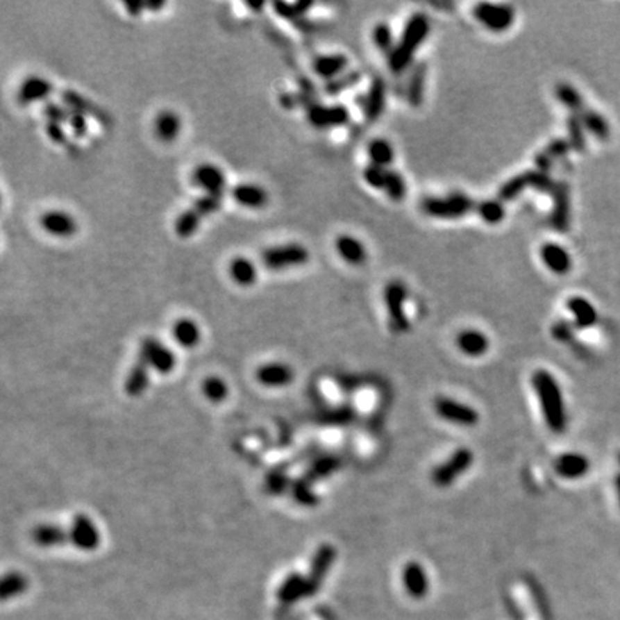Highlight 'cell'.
<instances>
[{"instance_id": "obj_1", "label": "cell", "mask_w": 620, "mask_h": 620, "mask_svg": "<svg viewBox=\"0 0 620 620\" xmlns=\"http://www.w3.org/2000/svg\"><path fill=\"white\" fill-rule=\"evenodd\" d=\"M533 387L539 396L543 417L548 428L555 434L564 433L567 426V411L558 380L550 372L540 369L533 375Z\"/></svg>"}, {"instance_id": "obj_2", "label": "cell", "mask_w": 620, "mask_h": 620, "mask_svg": "<svg viewBox=\"0 0 620 620\" xmlns=\"http://www.w3.org/2000/svg\"><path fill=\"white\" fill-rule=\"evenodd\" d=\"M430 33V20L424 13H415L406 22L402 36L389 53V68L399 74L408 68L415 52Z\"/></svg>"}, {"instance_id": "obj_3", "label": "cell", "mask_w": 620, "mask_h": 620, "mask_svg": "<svg viewBox=\"0 0 620 620\" xmlns=\"http://www.w3.org/2000/svg\"><path fill=\"white\" fill-rule=\"evenodd\" d=\"M477 203L464 192H451L446 197H430L422 201V210L441 220H455L467 216L468 212L477 211Z\"/></svg>"}, {"instance_id": "obj_4", "label": "cell", "mask_w": 620, "mask_h": 620, "mask_svg": "<svg viewBox=\"0 0 620 620\" xmlns=\"http://www.w3.org/2000/svg\"><path fill=\"white\" fill-rule=\"evenodd\" d=\"M309 250L301 243L271 246L262 251L260 262L270 270H286L308 263Z\"/></svg>"}, {"instance_id": "obj_5", "label": "cell", "mask_w": 620, "mask_h": 620, "mask_svg": "<svg viewBox=\"0 0 620 620\" xmlns=\"http://www.w3.org/2000/svg\"><path fill=\"white\" fill-rule=\"evenodd\" d=\"M474 455L468 448H460L444 464L437 467L433 471V483L437 487H448L451 485L460 476H462L467 469L473 465Z\"/></svg>"}, {"instance_id": "obj_6", "label": "cell", "mask_w": 620, "mask_h": 620, "mask_svg": "<svg viewBox=\"0 0 620 620\" xmlns=\"http://www.w3.org/2000/svg\"><path fill=\"white\" fill-rule=\"evenodd\" d=\"M192 185L203 190L204 194L210 196H219L224 197V191L227 187V177L221 167L212 164V162H204L194 168L191 174Z\"/></svg>"}, {"instance_id": "obj_7", "label": "cell", "mask_w": 620, "mask_h": 620, "mask_svg": "<svg viewBox=\"0 0 620 620\" xmlns=\"http://www.w3.org/2000/svg\"><path fill=\"white\" fill-rule=\"evenodd\" d=\"M476 19L481 22L487 29L493 32L507 31L514 22V9L510 5H496V3H480L473 10Z\"/></svg>"}, {"instance_id": "obj_8", "label": "cell", "mask_w": 620, "mask_h": 620, "mask_svg": "<svg viewBox=\"0 0 620 620\" xmlns=\"http://www.w3.org/2000/svg\"><path fill=\"white\" fill-rule=\"evenodd\" d=\"M434 408L438 417L461 426H474L480 419L478 412L471 408V406L446 396L437 398L434 402Z\"/></svg>"}, {"instance_id": "obj_9", "label": "cell", "mask_w": 620, "mask_h": 620, "mask_svg": "<svg viewBox=\"0 0 620 620\" xmlns=\"http://www.w3.org/2000/svg\"><path fill=\"white\" fill-rule=\"evenodd\" d=\"M335 558H336V550L330 544H324L317 548L316 554L313 555L309 576L306 577L308 597H312L319 592L328 571L330 570L335 562Z\"/></svg>"}, {"instance_id": "obj_10", "label": "cell", "mask_w": 620, "mask_h": 620, "mask_svg": "<svg viewBox=\"0 0 620 620\" xmlns=\"http://www.w3.org/2000/svg\"><path fill=\"white\" fill-rule=\"evenodd\" d=\"M383 296H385V306H387L392 326L399 332H405L410 326L408 317L405 315V299H406L405 286L401 282L394 280L388 283Z\"/></svg>"}, {"instance_id": "obj_11", "label": "cell", "mask_w": 620, "mask_h": 620, "mask_svg": "<svg viewBox=\"0 0 620 620\" xmlns=\"http://www.w3.org/2000/svg\"><path fill=\"white\" fill-rule=\"evenodd\" d=\"M149 367L160 374H169L176 367V355L164 346L156 337H145L141 344L140 353Z\"/></svg>"}, {"instance_id": "obj_12", "label": "cell", "mask_w": 620, "mask_h": 620, "mask_svg": "<svg viewBox=\"0 0 620 620\" xmlns=\"http://www.w3.org/2000/svg\"><path fill=\"white\" fill-rule=\"evenodd\" d=\"M39 224L45 233L58 239L72 237L78 231V221L75 217L63 210L45 211L39 219Z\"/></svg>"}, {"instance_id": "obj_13", "label": "cell", "mask_w": 620, "mask_h": 620, "mask_svg": "<svg viewBox=\"0 0 620 620\" xmlns=\"http://www.w3.org/2000/svg\"><path fill=\"white\" fill-rule=\"evenodd\" d=\"M553 211L550 223L558 233H567L570 226V188L566 181L555 183L551 191Z\"/></svg>"}, {"instance_id": "obj_14", "label": "cell", "mask_w": 620, "mask_h": 620, "mask_svg": "<svg viewBox=\"0 0 620 620\" xmlns=\"http://www.w3.org/2000/svg\"><path fill=\"white\" fill-rule=\"evenodd\" d=\"M308 119L316 128H333L349 122V111L345 106H326L313 102L308 106Z\"/></svg>"}, {"instance_id": "obj_15", "label": "cell", "mask_w": 620, "mask_h": 620, "mask_svg": "<svg viewBox=\"0 0 620 620\" xmlns=\"http://www.w3.org/2000/svg\"><path fill=\"white\" fill-rule=\"evenodd\" d=\"M71 543L81 550L91 551L99 546L101 536L94 521L85 514H76L72 523Z\"/></svg>"}, {"instance_id": "obj_16", "label": "cell", "mask_w": 620, "mask_h": 620, "mask_svg": "<svg viewBox=\"0 0 620 620\" xmlns=\"http://www.w3.org/2000/svg\"><path fill=\"white\" fill-rule=\"evenodd\" d=\"M53 90L55 87L49 79L40 75H29L19 85L17 101L22 105L45 101Z\"/></svg>"}, {"instance_id": "obj_17", "label": "cell", "mask_w": 620, "mask_h": 620, "mask_svg": "<svg viewBox=\"0 0 620 620\" xmlns=\"http://www.w3.org/2000/svg\"><path fill=\"white\" fill-rule=\"evenodd\" d=\"M403 587L411 597L422 598L430 590V579L418 562H410L402 571Z\"/></svg>"}, {"instance_id": "obj_18", "label": "cell", "mask_w": 620, "mask_h": 620, "mask_svg": "<svg viewBox=\"0 0 620 620\" xmlns=\"http://www.w3.org/2000/svg\"><path fill=\"white\" fill-rule=\"evenodd\" d=\"M555 473L567 480H577L587 474L590 462L589 458L579 453L562 454L554 464Z\"/></svg>"}, {"instance_id": "obj_19", "label": "cell", "mask_w": 620, "mask_h": 620, "mask_svg": "<svg viewBox=\"0 0 620 620\" xmlns=\"http://www.w3.org/2000/svg\"><path fill=\"white\" fill-rule=\"evenodd\" d=\"M231 196L246 208H262L269 200L267 191L262 185L254 183H240L233 187Z\"/></svg>"}, {"instance_id": "obj_20", "label": "cell", "mask_w": 620, "mask_h": 620, "mask_svg": "<svg viewBox=\"0 0 620 620\" xmlns=\"http://www.w3.org/2000/svg\"><path fill=\"white\" fill-rule=\"evenodd\" d=\"M294 378V372L289 365L280 362H271L266 363V365L260 367L258 371V379L265 387L270 388H279L286 387V385L292 383Z\"/></svg>"}, {"instance_id": "obj_21", "label": "cell", "mask_w": 620, "mask_h": 620, "mask_svg": "<svg viewBox=\"0 0 620 620\" xmlns=\"http://www.w3.org/2000/svg\"><path fill=\"white\" fill-rule=\"evenodd\" d=\"M59 94H60V98H62L63 103H65L69 110L81 112L85 117H94L99 122L108 121V117L105 115V112L99 108L98 105H95L90 99L82 97L76 91H74V90H62Z\"/></svg>"}, {"instance_id": "obj_22", "label": "cell", "mask_w": 620, "mask_h": 620, "mask_svg": "<svg viewBox=\"0 0 620 620\" xmlns=\"http://www.w3.org/2000/svg\"><path fill=\"white\" fill-rule=\"evenodd\" d=\"M567 309L574 317V326L577 329H589L594 326L598 320V315L594 306L582 296L570 297L567 302Z\"/></svg>"}, {"instance_id": "obj_23", "label": "cell", "mask_w": 620, "mask_h": 620, "mask_svg": "<svg viewBox=\"0 0 620 620\" xmlns=\"http://www.w3.org/2000/svg\"><path fill=\"white\" fill-rule=\"evenodd\" d=\"M303 597H308V582L306 577L299 573L289 574L277 589V598L283 605H293Z\"/></svg>"}, {"instance_id": "obj_24", "label": "cell", "mask_w": 620, "mask_h": 620, "mask_svg": "<svg viewBox=\"0 0 620 620\" xmlns=\"http://www.w3.org/2000/svg\"><path fill=\"white\" fill-rule=\"evenodd\" d=\"M542 259L547 269L558 274H566L571 269V258L560 244L547 243L542 247Z\"/></svg>"}, {"instance_id": "obj_25", "label": "cell", "mask_w": 620, "mask_h": 620, "mask_svg": "<svg viewBox=\"0 0 620 620\" xmlns=\"http://www.w3.org/2000/svg\"><path fill=\"white\" fill-rule=\"evenodd\" d=\"M32 539L40 547H53L71 542V534L69 531L63 530V527L60 526L40 524L35 527L32 533Z\"/></svg>"}, {"instance_id": "obj_26", "label": "cell", "mask_w": 620, "mask_h": 620, "mask_svg": "<svg viewBox=\"0 0 620 620\" xmlns=\"http://www.w3.org/2000/svg\"><path fill=\"white\" fill-rule=\"evenodd\" d=\"M228 273L234 283L239 286H251L258 280V266L246 255H237L230 262Z\"/></svg>"}, {"instance_id": "obj_27", "label": "cell", "mask_w": 620, "mask_h": 620, "mask_svg": "<svg viewBox=\"0 0 620 620\" xmlns=\"http://www.w3.org/2000/svg\"><path fill=\"white\" fill-rule=\"evenodd\" d=\"M457 346L465 355L477 358V356L484 355L488 351L489 340L480 330L467 329V330H462L457 336Z\"/></svg>"}, {"instance_id": "obj_28", "label": "cell", "mask_w": 620, "mask_h": 620, "mask_svg": "<svg viewBox=\"0 0 620 620\" xmlns=\"http://www.w3.org/2000/svg\"><path fill=\"white\" fill-rule=\"evenodd\" d=\"M154 131L158 140L164 142L174 141L181 133V118L174 111L164 110L154 121Z\"/></svg>"}, {"instance_id": "obj_29", "label": "cell", "mask_w": 620, "mask_h": 620, "mask_svg": "<svg viewBox=\"0 0 620 620\" xmlns=\"http://www.w3.org/2000/svg\"><path fill=\"white\" fill-rule=\"evenodd\" d=\"M570 149H571V145H570L569 140L558 138V140L551 141L546 146L544 151H542V153H539L536 156L537 169L543 171V173H548L550 168L553 167V164L558 160L564 158L569 154Z\"/></svg>"}, {"instance_id": "obj_30", "label": "cell", "mask_w": 620, "mask_h": 620, "mask_svg": "<svg viewBox=\"0 0 620 620\" xmlns=\"http://www.w3.org/2000/svg\"><path fill=\"white\" fill-rule=\"evenodd\" d=\"M348 67V58L345 55H322L317 56L313 62L315 72L325 79H335L342 75V72L346 71Z\"/></svg>"}, {"instance_id": "obj_31", "label": "cell", "mask_w": 620, "mask_h": 620, "mask_svg": "<svg viewBox=\"0 0 620 620\" xmlns=\"http://www.w3.org/2000/svg\"><path fill=\"white\" fill-rule=\"evenodd\" d=\"M336 250L340 258L351 265H360L367 260V250L363 244L349 236V234H342L336 240Z\"/></svg>"}, {"instance_id": "obj_32", "label": "cell", "mask_w": 620, "mask_h": 620, "mask_svg": "<svg viewBox=\"0 0 620 620\" xmlns=\"http://www.w3.org/2000/svg\"><path fill=\"white\" fill-rule=\"evenodd\" d=\"M148 362L140 355L135 365L125 380V392L130 396H140L148 387Z\"/></svg>"}, {"instance_id": "obj_33", "label": "cell", "mask_w": 620, "mask_h": 620, "mask_svg": "<svg viewBox=\"0 0 620 620\" xmlns=\"http://www.w3.org/2000/svg\"><path fill=\"white\" fill-rule=\"evenodd\" d=\"M385 92H387V88H385V83L380 78L374 79L369 92L367 95L365 103H363V110H365V117L369 121H376L383 108H385Z\"/></svg>"}, {"instance_id": "obj_34", "label": "cell", "mask_w": 620, "mask_h": 620, "mask_svg": "<svg viewBox=\"0 0 620 620\" xmlns=\"http://www.w3.org/2000/svg\"><path fill=\"white\" fill-rule=\"evenodd\" d=\"M173 336L183 348H194L200 342L201 332L192 319L181 317L173 326Z\"/></svg>"}, {"instance_id": "obj_35", "label": "cell", "mask_w": 620, "mask_h": 620, "mask_svg": "<svg viewBox=\"0 0 620 620\" xmlns=\"http://www.w3.org/2000/svg\"><path fill=\"white\" fill-rule=\"evenodd\" d=\"M204 216L200 211H197L194 207L190 206V208L184 210L181 215L177 217L174 228L177 236L181 239H188L192 234H196Z\"/></svg>"}, {"instance_id": "obj_36", "label": "cell", "mask_w": 620, "mask_h": 620, "mask_svg": "<svg viewBox=\"0 0 620 620\" xmlns=\"http://www.w3.org/2000/svg\"><path fill=\"white\" fill-rule=\"evenodd\" d=\"M579 117L583 122L585 130L589 131L597 140L606 141L610 137V126H609L608 121L598 112H596L586 106L583 112L579 114Z\"/></svg>"}, {"instance_id": "obj_37", "label": "cell", "mask_w": 620, "mask_h": 620, "mask_svg": "<svg viewBox=\"0 0 620 620\" xmlns=\"http://www.w3.org/2000/svg\"><path fill=\"white\" fill-rule=\"evenodd\" d=\"M555 95H558L559 101L570 111V114L579 115L586 108L579 91L569 83H559L558 88H555Z\"/></svg>"}, {"instance_id": "obj_38", "label": "cell", "mask_w": 620, "mask_h": 620, "mask_svg": "<svg viewBox=\"0 0 620 620\" xmlns=\"http://www.w3.org/2000/svg\"><path fill=\"white\" fill-rule=\"evenodd\" d=\"M28 589V579L22 574L17 571H10L8 574L3 576L2 580V589H0V596H2L3 601H9V598H13L19 594L25 593Z\"/></svg>"}, {"instance_id": "obj_39", "label": "cell", "mask_w": 620, "mask_h": 620, "mask_svg": "<svg viewBox=\"0 0 620 620\" xmlns=\"http://www.w3.org/2000/svg\"><path fill=\"white\" fill-rule=\"evenodd\" d=\"M567 133L569 142L571 148L577 153H583L586 149V138H585V126L577 114H570L567 119Z\"/></svg>"}, {"instance_id": "obj_40", "label": "cell", "mask_w": 620, "mask_h": 620, "mask_svg": "<svg viewBox=\"0 0 620 620\" xmlns=\"http://www.w3.org/2000/svg\"><path fill=\"white\" fill-rule=\"evenodd\" d=\"M369 157L372 164L387 168L394 161V148L385 140H375L369 144Z\"/></svg>"}, {"instance_id": "obj_41", "label": "cell", "mask_w": 620, "mask_h": 620, "mask_svg": "<svg viewBox=\"0 0 620 620\" xmlns=\"http://www.w3.org/2000/svg\"><path fill=\"white\" fill-rule=\"evenodd\" d=\"M477 212L488 224H498L505 217V208L500 200H485L478 203Z\"/></svg>"}, {"instance_id": "obj_42", "label": "cell", "mask_w": 620, "mask_h": 620, "mask_svg": "<svg viewBox=\"0 0 620 620\" xmlns=\"http://www.w3.org/2000/svg\"><path fill=\"white\" fill-rule=\"evenodd\" d=\"M526 188H528L527 171L523 174L510 178L505 184H503V187L498 191V197L501 201H511L517 199Z\"/></svg>"}, {"instance_id": "obj_43", "label": "cell", "mask_w": 620, "mask_h": 620, "mask_svg": "<svg viewBox=\"0 0 620 620\" xmlns=\"http://www.w3.org/2000/svg\"><path fill=\"white\" fill-rule=\"evenodd\" d=\"M203 394L211 402H221L226 399L228 389L226 382L219 376H210L203 382Z\"/></svg>"}, {"instance_id": "obj_44", "label": "cell", "mask_w": 620, "mask_h": 620, "mask_svg": "<svg viewBox=\"0 0 620 620\" xmlns=\"http://www.w3.org/2000/svg\"><path fill=\"white\" fill-rule=\"evenodd\" d=\"M424 82H425V68L424 65H418L414 69L408 85V98L412 106H418L422 102Z\"/></svg>"}, {"instance_id": "obj_45", "label": "cell", "mask_w": 620, "mask_h": 620, "mask_svg": "<svg viewBox=\"0 0 620 620\" xmlns=\"http://www.w3.org/2000/svg\"><path fill=\"white\" fill-rule=\"evenodd\" d=\"M385 191L391 200L401 201L406 194V184L403 177L394 169H388L387 183H385Z\"/></svg>"}, {"instance_id": "obj_46", "label": "cell", "mask_w": 620, "mask_h": 620, "mask_svg": "<svg viewBox=\"0 0 620 620\" xmlns=\"http://www.w3.org/2000/svg\"><path fill=\"white\" fill-rule=\"evenodd\" d=\"M359 79H360V75L358 72H355V71H351V72H346L345 75H340V76L329 81L326 83L325 90H326L328 95H337L342 91H345V90L353 87L355 83L359 82Z\"/></svg>"}, {"instance_id": "obj_47", "label": "cell", "mask_w": 620, "mask_h": 620, "mask_svg": "<svg viewBox=\"0 0 620 620\" xmlns=\"http://www.w3.org/2000/svg\"><path fill=\"white\" fill-rule=\"evenodd\" d=\"M374 42L375 45L382 51L391 53L394 47V39H392V31L387 24H379L375 26L374 29Z\"/></svg>"}, {"instance_id": "obj_48", "label": "cell", "mask_w": 620, "mask_h": 620, "mask_svg": "<svg viewBox=\"0 0 620 620\" xmlns=\"http://www.w3.org/2000/svg\"><path fill=\"white\" fill-rule=\"evenodd\" d=\"M527 177H528L530 188H534V190L542 191V192H548V194H551L555 183L551 180L548 173H543V171H539V169L527 171Z\"/></svg>"}, {"instance_id": "obj_49", "label": "cell", "mask_w": 620, "mask_h": 620, "mask_svg": "<svg viewBox=\"0 0 620 620\" xmlns=\"http://www.w3.org/2000/svg\"><path fill=\"white\" fill-rule=\"evenodd\" d=\"M44 112L51 122H58L60 125L68 124L72 110H69L67 105H60L56 102H47L44 106Z\"/></svg>"}, {"instance_id": "obj_50", "label": "cell", "mask_w": 620, "mask_h": 620, "mask_svg": "<svg viewBox=\"0 0 620 620\" xmlns=\"http://www.w3.org/2000/svg\"><path fill=\"white\" fill-rule=\"evenodd\" d=\"M387 174H388V168H383L375 164L368 165L365 169H363V178L365 181L378 190H385V183H387Z\"/></svg>"}, {"instance_id": "obj_51", "label": "cell", "mask_w": 620, "mask_h": 620, "mask_svg": "<svg viewBox=\"0 0 620 620\" xmlns=\"http://www.w3.org/2000/svg\"><path fill=\"white\" fill-rule=\"evenodd\" d=\"M293 496L294 498L306 505V507H312L317 503L316 496L313 494V491L310 488V481L309 480H299L293 484Z\"/></svg>"}, {"instance_id": "obj_52", "label": "cell", "mask_w": 620, "mask_h": 620, "mask_svg": "<svg viewBox=\"0 0 620 620\" xmlns=\"http://www.w3.org/2000/svg\"><path fill=\"white\" fill-rule=\"evenodd\" d=\"M312 2H296V3H285L277 2L274 3L276 12L286 19H294L297 16H302L309 8H312Z\"/></svg>"}, {"instance_id": "obj_53", "label": "cell", "mask_w": 620, "mask_h": 620, "mask_svg": "<svg viewBox=\"0 0 620 620\" xmlns=\"http://www.w3.org/2000/svg\"><path fill=\"white\" fill-rule=\"evenodd\" d=\"M337 464H339V461H337L336 458H332V457L316 461V462L313 464L312 469L309 471L308 480L312 481V480H315V478H322V477L329 476V474L333 471V469L337 467Z\"/></svg>"}, {"instance_id": "obj_54", "label": "cell", "mask_w": 620, "mask_h": 620, "mask_svg": "<svg viewBox=\"0 0 620 620\" xmlns=\"http://www.w3.org/2000/svg\"><path fill=\"white\" fill-rule=\"evenodd\" d=\"M68 125H69V128H71L72 134L76 135L78 138L85 137V135H87V133H88V121H87V117H85V115L81 114V112L72 111L71 118H69V121H68Z\"/></svg>"}, {"instance_id": "obj_55", "label": "cell", "mask_w": 620, "mask_h": 620, "mask_svg": "<svg viewBox=\"0 0 620 620\" xmlns=\"http://www.w3.org/2000/svg\"><path fill=\"white\" fill-rule=\"evenodd\" d=\"M45 131H47L48 137L51 138V141H53L55 144H59V145L65 144L67 140H68L65 130H63V126L60 124H58V122L48 121L47 126H45Z\"/></svg>"}, {"instance_id": "obj_56", "label": "cell", "mask_w": 620, "mask_h": 620, "mask_svg": "<svg viewBox=\"0 0 620 620\" xmlns=\"http://www.w3.org/2000/svg\"><path fill=\"white\" fill-rule=\"evenodd\" d=\"M267 484H269L270 491H273V493H282V491L286 488L287 483H286L285 474L277 471V473H273L269 476Z\"/></svg>"}, {"instance_id": "obj_57", "label": "cell", "mask_w": 620, "mask_h": 620, "mask_svg": "<svg viewBox=\"0 0 620 620\" xmlns=\"http://www.w3.org/2000/svg\"><path fill=\"white\" fill-rule=\"evenodd\" d=\"M571 325L567 322H559L553 326V336L559 340H567L571 336Z\"/></svg>"}, {"instance_id": "obj_58", "label": "cell", "mask_w": 620, "mask_h": 620, "mask_svg": "<svg viewBox=\"0 0 620 620\" xmlns=\"http://www.w3.org/2000/svg\"><path fill=\"white\" fill-rule=\"evenodd\" d=\"M124 6H125L126 12L131 15H140L144 9H146L145 2H126V3H124Z\"/></svg>"}, {"instance_id": "obj_59", "label": "cell", "mask_w": 620, "mask_h": 620, "mask_svg": "<svg viewBox=\"0 0 620 620\" xmlns=\"http://www.w3.org/2000/svg\"><path fill=\"white\" fill-rule=\"evenodd\" d=\"M614 488H616V494H617V500H619V505H620V473L614 478Z\"/></svg>"}, {"instance_id": "obj_60", "label": "cell", "mask_w": 620, "mask_h": 620, "mask_svg": "<svg viewBox=\"0 0 620 620\" xmlns=\"http://www.w3.org/2000/svg\"><path fill=\"white\" fill-rule=\"evenodd\" d=\"M617 461H619V465H620V454H619V457H617Z\"/></svg>"}]
</instances>
